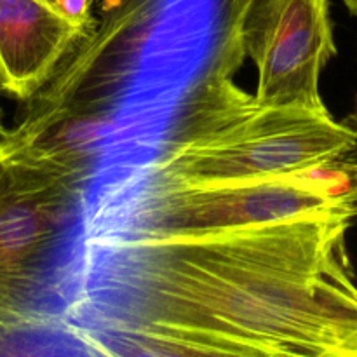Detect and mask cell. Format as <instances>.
Wrapping results in <instances>:
<instances>
[{
  "label": "cell",
  "mask_w": 357,
  "mask_h": 357,
  "mask_svg": "<svg viewBox=\"0 0 357 357\" xmlns=\"http://www.w3.org/2000/svg\"><path fill=\"white\" fill-rule=\"evenodd\" d=\"M56 328L65 331L61 319L44 312L0 314V356L42 354L45 351L38 344L59 331Z\"/></svg>",
  "instance_id": "7"
},
{
  "label": "cell",
  "mask_w": 357,
  "mask_h": 357,
  "mask_svg": "<svg viewBox=\"0 0 357 357\" xmlns=\"http://www.w3.org/2000/svg\"><path fill=\"white\" fill-rule=\"evenodd\" d=\"M243 42L257 66L258 101L328 112L319 80L337 54L330 0H253L244 17Z\"/></svg>",
  "instance_id": "5"
},
{
  "label": "cell",
  "mask_w": 357,
  "mask_h": 357,
  "mask_svg": "<svg viewBox=\"0 0 357 357\" xmlns=\"http://www.w3.org/2000/svg\"><path fill=\"white\" fill-rule=\"evenodd\" d=\"M56 7L63 9L65 13L72 14L77 17H93L91 16V0H49Z\"/></svg>",
  "instance_id": "8"
},
{
  "label": "cell",
  "mask_w": 357,
  "mask_h": 357,
  "mask_svg": "<svg viewBox=\"0 0 357 357\" xmlns=\"http://www.w3.org/2000/svg\"><path fill=\"white\" fill-rule=\"evenodd\" d=\"M314 215L357 218V160L351 157L278 176L197 187L114 180L86 215L84 230L206 234Z\"/></svg>",
  "instance_id": "3"
},
{
  "label": "cell",
  "mask_w": 357,
  "mask_h": 357,
  "mask_svg": "<svg viewBox=\"0 0 357 357\" xmlns=\"http://www.w3.org/2000/svg\"><path fill=\"white\" fill-rule=\"evenodd\" d=\"M0 93H2V89H0ZM6 131H7V128H6V124H3V110H2V107H0V136H2Z\"/></svg>",
  "instance_id": "10"
},
{
  "label": "cell",
  "mask_w": 357,
  "mask_h": 357,
  "mask_svg": "<svg viewBox=\"0 0 357 357\" xmlns=\"http://www.w3.org/2000/svg\"><path fill=\"white\" fill-rule=\"evenodd\" d=\"M96 26L49 0H0V89L17 101L33 98L70 52Z\"/></svg>",
  "instance_id": "6"
},
{
  "label": "cell",
  "mask_w": 357,
  "mask_h": 357,
  "mask_svg": "<svg viewBox=\"0 0 357 357\" xmlns=\"http://www.w3.org/2000/svg\"><path fill=\"white\" fill-rule=\"evenodd\" d=\"M349 215L206 234L84 230L63 309L98 356L357 357Z\"/></svg>",
  "instance_id": "1"
},
{
  "label": "cell",
  "mask_w": 357,
  "mask_h": 357,
  "mask_svg": "<svg viewBox=\"0 0 357 357\" xmlns=\"http://www.w3.org/2000/svg\"><path fill=\"white\" fill-rule=\"evenodd\" d=\"M344 3H345V7L349 9V13L357 16V0H344Z\"/></svg>",
  "instance_id": "9"
},
{
  "label": "cell",
  "mask_w": 357,
  "mask_h": 357,
  "mask_svg": "<svg viewBox=\"0 0 357 357\" xmlns=\"http://www.w3.org/2000/svg\"><path fill=\"white\" fill-rule=\"evenodd\" d=\"M253 0H229L222 38L208 66L178 98L152 157L124 180L197 187L296 173L337 162L357 146V131L330 112L271 107L232 79L246 58L244 17Z\"/></svg>",
  "instance_id": "2"
},
{
  "label": "cell",
  "mask_w": 357,
  "mask_h": 357,
  "mask_svg": "<svg viewBox=\"0 0 357 357\" xmlns=\"http://www.w3.org/2000/svg\"><path fill=\"white\" fill-rule=\"evenodd\" d=\"M86 194L84 178L0 146V314L38 312L26 300Z\"/></svg>",
  "instance_id": "4"
},
{
  "label": "cell",
  "mask_w": 357,
  "mask_h": 357,
  "mask_svg": "<svg viewBox=\"0 0 357 357\" xmlns=\"http://www.w3.org/2000/svg\"><path fill=\"white\" fill-rule=\"evenodd\" d=\"M351 126H352V128H354L356 129V131H357V105H356V110H354V114H352V117H351Z\"/></svg>",
  "instance_id": "11"
}]
</instances>
